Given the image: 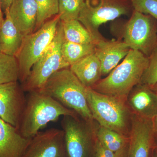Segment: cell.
<instances>
[{
	"instance_id": "cell-1",
	"label": "cell",
	"mask_w": 157,
	"mask_h": 157,
	"mask_svg": "<svg viewBox=\"0 0 157 157\" xmlns=\"http://www.w3.org/2000/svg\"><path fill=\"white\" fill-rule=\"evenodd\" d=\"M26 93L25 106L16 128L25 138H33L40 129L51 122L57 121L61 116H78L50 96L38 91Z\"/></svg>"
},
{
	"instance_id": "cell-2",
	"label": "cell",
	"mask_w": 157,
	"mask_h": 157,
	"mask_svg": "<svg viewBox=\"0 0 157 157\" xmlns=\"http://www.w3.org/2000/svg\"><path fill=\"white\" fill-rule=\"evenodd\" d=\"M148 63V57L138 51L131 49L122 62L91 89L127 102L129 94L140 83Z\"/></svg>"
},
{
	"instance_id": "cell-3",
	"label": "cell",
	"mask_w": 157,
	"mask_h": 157,
	"mask_svg": "<svg viewBox=\"0 0 157 157\" xmlns=\"http://www.w3.org/2000/svg\"><path fill=\"white\" fill-rule=\"evenodd\" d=\"M69 67L54 73L38 91L50 96L84 120L94 121L88 104L87 88Z\"/></svg>"
},
{
	"instance_id": "cell-4",
	"label": "cell",
	"mask_w": 157,
	"mask_h": 157,
	"mask_svg": "<svg viewBox=\"0 0 157 157\" xmlns=\"http://www.w3.org/2000/svg\"><path fill=\"white\" fill-rule=\"evenodd\" d=\"M86 98L94 121L129 138L132 113L126 101L87 88Z\"/></svg>"
},
{
	"instance_id": "cell-5",
	"label": "cell",
	"mask_w": 157,
	"mask_h": 157,
	"mask_svg": "<svg viewBox=\"0 0 157 157\" xmlns=\"http://www.w3.org/2000/svg\"><path fill=\"white\" fill-rule=\"evenodd\" d=\"M118 23L113 29L118 39L148 57L157 46V20L134 10L128 20Z\"/></svg>"
},
{
	"instance_id": "cell-6",
	"label": "cell",
	"mask_w": 157,
	"mask_h": 157,
	"mask_svg": "<svg viewBox=\"0 0 157 157\" xmlns=\"http://www.w3.org/2000/svg\"><path fill=\"white\" fill-rule=\"evenodd\" d=\"M134 10L130 0H86L78 20L89 32L96 44L105 39L99 31L102 25L123 15L131 16Z\"/></svg>"
},
{
	"instance_id": "cell-7",
	"label": "cell",
	"mask_w": 157,
	"mask_h": 157,
	"mask_svg": "<svg viewBox=\"0 0 157 157\" xmlns=\"http://www.w3.org/2000/svg\"><path fill=\"white\" fill-rule=\"evenodd\" d=\"M64 40L63 25L60 21L52 42L33 65L25 81L21 84L25 92L39 90L54 73L70 67L62 55Z\"/></svg>"
},
{
	"instance_id": "cell-8",
	"label": "cell",
	"mask_w": 157,
	"mask_h": 157,
	"mask_svg": "<svg viewBox=\"0 0 157 157\" xmlns=\"http://www.w3.org/2000/svg\"><path fill=\"white\" fill-rule=\"evenodd\" d=\"M60 21L59 16L57 14L36 32L24 37L22 45L15 56L21 84L25 81L33 65L52 42Z\"/></svg>"
},
{
	"instance_id": "cell-9",
	"label": "cell",
	"mask_w": 157,
	"mask_h": 157,
	"mask_svg": "<svg viewBox=\"0 0 157 157\" xmlns=\"http://www.w3.org/2000/svg\"><path fill=\"white\" fill-rule=\"evenodd\" d=\"M94 122L84 120L78 116H63L61 124L68 157H94Z\"/></svg>"
},
{
	"instance_id": "cell-10",
	"label": "cell",
	"mask_w": 157,
	"mask_h": 157,
	"mask_svg": "<svg viewBox=\"0 0 157 157\" xmlns=\"http://www.w3.org/2000/svg\"><path fill=\"white\" fill-rule=\"evenodd\" d=\"M21 157H68L63 131L52 128L40 131L31 138Z\"/></svg>"
},
{
	"instance_id": "cell-11",
	"label": "cell",
	"mask_w": 157,
	"mask_h": 157,
	"mask_svg": "<svg viewBox=\"0 0 157 157\" xmlns=\"http://www.w3.org/2000/svg\"><path fill=\"white\" fill-rule=\"evenodd\" d=\"M155 133L152 120L132 113L128 157H151L154 150Z\"/></svg>"
},
{
	"instance_id": "cell-12",
	"label": "cell",
	"mask_w": 157,
	"mask_h": 157,
	"mask_svg": "<svg viewBox=\"0 0 157 157\" xmlns=\"http://www.w3.org/2000/svg\"><path fill=\"white\" fill-rule=\"evenodd\" d=\"M25 93L18 81L0 84V118L15 128L25 106Z\"/></svg>"
},
{
	"instance_id": "cell-13",
	"label": "cell",
	"mask_w": 157,
	"mask_h": 157,
	"mask_svg": "<svg viewBox=\"0 0 157 157\" xmlns=\"http://www.w3.org/2000/svg\"><path fill=\"white\" fill-rule=\"evenodd\" d=\"M132 113L152 120L157 113V93L146 85L139 83L129 94L127 100Z\"/></svg>"
},
{
	"instance_id": "cell-14",
	"label": "cell",
	"mask_w": 157,
	"mask_h": 157,
	"mask_svg": "<svg viewBox=\"0 0 157 157\" xmlns=\"http://www.w3.org/2000/svg\"><path fill=\"white\" fill-rule=\"evenodd\" d=\"M95 48V53L101 62L102 75L109 74L131 49L125 42L119 39H104L96 43Z\"/></svg>"
},
{
	"instance_id": "cell-15",
	"label": "cell",
	"mask_w": 157,
	"mask_h": 157,
	"mask_svg": "<svg viewBox=\"0 0 157 157\" xmlns=\"http://www.w3.org/2000/svg\"><path fill=\"white\" fill-rule=\"evenodd\" d=\"M9 11L11 19L24 36L35 30L38 14L35 0H13Z\"/></svg>"
},
{
	"instance_id": "cell-16",
	"label": "cell",
	"mask_w": 157,
	"mask_h": 157,
	"mask_svg": "<svg viewBox=\"0 0 157 157\" xmlns=\"http://www.w3.org/2000/svg\"><path fill=\"white\" fill-rule=\"evenodd\" d=\"M31 140L23 137L15 127L0 118V157H21Z\"/></svg>"
},
{
	"instance_id": "cell-17",
	"label": "cell",
	"mask_w": 157,
	"mask_h": 157,
	"mask_svg": "<svg viewBox=\"0 0 157 157\" xmlns=\"http://www.w3.org/2000/svg\"><path fill=\"white\" fill-rule=\"evenodd\" d=\"M69 68L86 88H92L102 76L101 62L95 53L70 65Z\"/></svg>"
},
{
	"instance_id": "cell-18",
	"label": "cell",
	"mask_w": 157,
	"mask_h": 157,
	"mask_svg": "<svg viewBox=\"0 0 157 157\" xmlns=\"http://www.w3.org/2000/svg\"><path fill=\"white\" fill-rule=\"evenodd\" d=\"M9 10L5 12L6 17L0 26V47L2 53L15 56L20 49L24 36L11 19Z\"/></svg>"
},
{
	"instance_id": "cell-19",
	"label": "cell",
	"mask_w": 157,
	"mask_h": 157,
	"mask_svg": "<svg viewBox=\"0 0 157 157\" xmlns=\"http://www.w3.org/2000/svg\"><path fill=\"white\" fill-rule=\"evenodd\" d=\"M62 22L66 41L77 44H95L91 34L78 20Z\"/></svg>"
},
{
	"instance_id": "cell-20",
	"label": "cell",
	"mask_w": 157,
	"mask_h": 157,
	"mask_svg": "<svg viewBox=\"0 0 157 157\" xmlns=\"http://www.w3.org/2000/svg\"><path fill=\"white\" fill-rule=\"evenodd\" d=\"M96 138L105 147L116 153L128 144L129 138L118 132L105 128L100 127L95 128Z\"/></svg>"
},
{
	"instance_id": "cell-21",
	"label": "cell",
	"mask_w": 157,
	"mask_h": 157,
	"mask_svg": "<svg viewBox=\"0 0 157 157\" xmlns=\"http://www.w3.org/2000/svg\"><path fill=\"white\" fill-rule=\"evenodd\" d=\"M95 44H81L64 40L62 45V53L65 61L69 65L95 52Z\"/></svg>"
},
{
	"instance_id": "cell-22",
	"label": "cell",
	"mask_w": 157,
	"mask_h": 157,
	"mask_svg": "<svg viewBox=\"0 0 157 157\" xmlns=\"http://www.w3.org/2000/svg\"><path fill=\"white\" fill-rule=\"evenodd\" d=\"M19 80V67L15 56L0 54V84Z\"/></svg>"
},
{
	"instance_id": "cell-23",
	"label": "cell",
	"mask_w": 157,
	"mask_h": 157,
	"mask_svg": "<svg viewBox=\"0 0 157 157\" xmlns=\"http://www.w3.org/2000/svg\"><path fill=\"white\" fill-rule=\"evenodd\" d=\"M86 0H59V13L62 21L78 20Z\"/></svg>"
},
{
	"instance_id": "cell-24",
	"label": "cell",
	"mask_w": 157,
	"mask_h": 157,
	"mask_svg": "<svg viewBox=\"0 0 157 157\" xmlns=\"http://www.w3.org/2000/svg\"><path fill=\"white\" fill-rule=\"evenodd\" d=\"M38 9L36 25L38 30L48 19L59 13V0H35Z\"/></svg>"
},
{
	"instance_id": "cell-25",
	"label": "cell",
	"mask_w": 157,
	"mask_h": 157,
	"mask_svg": "<svg viewBox=\"0 0 157 157\" xmlns=\"http://www.w3.org/2000/svg\"><path fill=\"white\" fill-rule=\"evenodd\" d=\"M148 66L140 83L151 87L157 83V46L148 57Z\"/></svg>"
},
{
	"instance_id": "cell-26",
	"label": "cell",
	"mask_w": 157,
	"mask_h": 157,
	"mask_svg": "<svg viewBox=\"0 0 157 157\" xmlns=\"http://www.w3.org/2000/svg\"><path fill=\"white\" fill-rule=\"evenodd\" d=\"M132 2L134 10L157 20V0H132Z\"/></svg>"
},
{
	"instance_id": "cell-27",
	"label": "cell",
	"mask_w": 157,
	"mask_h": 157,
	"mask_svg": "<svg viewBox=\"0 0 157 157\" xmlns=\"http://www.w3.org/2000/svg\"><path fill=\"white\" fill-rule=\"evenodd\" d=\"M116 153L103 145L96 138L94 147V157H115Z\"/></svg>"
},
{
	"instance_id": "cell-28",
	"label": "cell",
	"mask_w": 157,
	"mask_h": 157,
	"mask_svg": "<svg viewBox=\"0 0 157 157\" xmlns=\"http://www.w3.org/2000/svg\"><path fill=\"white\" fill-rule=\"evenodd\" d=\"M128 144L122 149L116 153L115 157H128Z\"/></svg>"
},
{
	"instance_id": "cell-29",
	"label": "cell",
	"mask_w": 157,
	"mask_h": 157,
	"mask_svg": "<svg viewBox=\"0 0 157 157\" xmlns=\"http://www.w3.org/2000/svg\"><path fill=\"white\" fill-rule=\"evenodd\" d=\"M13 0H1L2 9L4 13L9 10Z\"/></svg>"
},
{
	"instance_id": "cell-30",
	"label": "cell",
	"mask_w": 157,
	"mask_h": 157,
	"mask_svg": "<svg viewBox=\"0 0 157 157\" xmlns=\"http://www.w3.org/2000/svg\"><path fill=\"white\" fill-rule=\"evenodd\" d=\"M152 121L153 127L155 135H157V113L154 118L152 120Z\"/></svg>"
},
{
	"instance_id": "cell-31",
	"label": "cell",
	"mask_w": 157,
	"mask_h": 157,
	"mask_svg": "<svg viewBox=\"0 0 157 157\" xmlns=\"http://www.w3.org/2000/svg\"><path fill=\"white\" fill-rule=\"evenodd\" d=\"M5 18L3 16L2 9V5H1V0H0V26L2 25V24L4 22Z\"/></svg>"
},
{
	"instance_id": "cell-32",
	"label": "cell",
	"mask_w": 157,
	"mask_h": 157,
	"mask_svg": "<svg viewBox=\"0 0 157 157\" xmlns=\"http://www.w3.org/2000/svg\"><path fill=\"white\" fill-rule=\"evenodd\" d=\"M150 87L155 92L157 93V83Z\"/></svg>"
},
{
	"instance_id": "cell-33",
	"label": "cell",
	"mask_w": 157,
	"mask_h": 157,
	"mask_svg": "<svg viewBox=\"0 0 157 157\" xmlns=\"http://www.w3.org/2000/svg\"><path fill=\"white\" fill-rule=\"evenodd\" d=\"M157 148V135H155L154 149Z\"/></svg>"
},
{
	"instance_id": "cell-34",
	"label": "cell",
	"mask_w": 157,
	"mask_h": 157,
	"mask_svg": "<svg viewBox=\"0 0 157 157\" xmlns=\"http://www.w3.org/2000/svg\"><path fill=\"white\" fill-rule=\"evenodd\" d=\"M154 153H153V157H157V148L154 149Z\"/></svg>"
},
{
	"instance_id": "cell-35",
	"label": "cell",
	"mask_w": 157,
	"mask_h": 157,
	"mask_svg": "<svg viewBox=\"0 0 157 157\" xmlns=\"http://www.w3.org/2000/svg\"><path fill=\"white\" fill-rule=\"evenodd\" d=\"M2 50H1V47H0V54L2 53Z\"/></svg>"
},
{
	"instance_id": "cell-36",
	"label": "cell",
	"mask_w": 157,
	"mask_h": 157,
	"mask_svg": "<svg viewBox=\"0 0 157 157\" xmlns=\"http://www.w3.org/2000/svg\"><path fill=\"white\" fill-rule=\"evenodd\" d=\"M130 1H132V0H130Z\"/></svg>"
}]
</instances>
